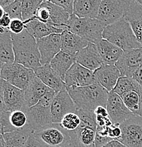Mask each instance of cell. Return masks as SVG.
I'll return each instance as SVG.
<instances>
[{
  "label": "cell",
  "instance_id": "obj_29",
  "mask_svg": "<svg viewBox=\"0 0 142 147\" xmlns=\"http://www.w3.org/2000/svg\"><path fill=\"white\" fill-rule=\"evenodd\" d=\"M33 132L30 127L3 134L5 147H24L28 137Z\"/></svg>",
  "mask_w": 142,
  "mask_h": 147
},
{
  "label": "cell",
  "instance_id": "obj_49",
  "mask_svg": "<svg viewBox=\"0 0 142 147\" xmlns=\"http://www.w3.org/2000/svg\"><path fill=\"white\" fill-rule=\"evenodd\" d=\"M8 28H3L1 26H0V33H4L6 30H7Z\"/></svg>",
  "mask_w": 142,
  "mask_h": 147
},
{
  "label": "cell",
  "instance_id": "obj_23",
  "mask_svg": "<svg viewBox=\"0 0 142 147\" xmlns=\"http://www.w3.org/2000/svg\"><path fill=\"white\" fill-rule=\"evenodd\" d=\"M75 62L76 55L69 54L61 50L50 62V65L56 74L64 81L67 71Z\"/></svg>",
  "mask_w": 142,
  "mask_h": 147
},
{
  "label": "cell",
  "instance_id": "obj_27",
  "mask_svg": "<svg viewBox=\"0 0 142 147\" xmlns=\"http://www.w3.org/2000/svg\"><path fill=\"white\" fill-rule=\"evenodd\" d=\"M125 18L129 23L137 40L142 46V7L132 1Z\"/></svg>",
  "mask_w": 142,
  "mask_h": 147
},
{
  "label": "cell",
  "instance_id": "obj_16",
  "mask_svg": "<svg viewBox=\"0 0 142 147\" xmlns=\"http://www.w3.org/2000/svg\"><path fill=\"white\" fill-rule=\"evenodd\" d=\"M1 82L4 91V102L7 111L11 112L21 110L26 112L28 107L27 106L24 97L25 91L20 89L2 79Z\"/></svg>",
  "mask_w": 142,
  "mask_h": 147
},
{
  "label": "cell",
  "instance_id": "obj_51",
  "mask_svg": "<svg viewBox=\"0 0 142 147\" xmlns=\"http://www.w3.org/2000/svg\"><path fill=\"white\" fill-rule=\"evenodd\" d=\"M67 147H74V146H73V145L71 144H69V145H68V146H67Z\"/></svg>",
  "mask_w": 142,
  "mask_h": 147
},
{
  "label": "cell",
  "instance_id": "obj_7",
  "mask_svg": "<svg viewBox=\"0 0 142 147\" xmlns=\"http://www.w3.org/2000/svg\"><path fill=\"white\" fill-rule=\"evenodd\" d=\"M33 134L42 147H67L71 144L69 133L60 124L52 123Z\"/></svg>",
  "mask_w": 142,
  "mask_h": 147
},
{
  "label": "cell",
  "instance_id": "obj_12",
  "mask_svg": "<svg viewBox=\"0 0 142 147\" xmlns=\"http://www.w3.org/2000/svg\"><path fill=\"white\" fill-rule=\"evenodd\" d=\"M64 82L67 87H83L98 83L94 71L76 62L67 71Z\"/></svg>",
  "mask_w": 142,
  "mask_h": 147
},
{
  "label": "cell",
  "instance_id": "obj_2",
  "mask_svg": "<svg viewBox=\"0 0 142 147\" xmlns=\"http://www.w3.org/2000/svg\"><path fill=\"white\" fill-rule=\"evenodd\" d=\"M67 91L76 109L94 111L98 106L106 107L109 92L98 83L83 87H67Z\"/></svg>",
  "mask_w": 142,
  "mask_h": 147
},
{
  "label": "cell",
  "instance_id": "obj_11",
  "mask_svg": "<svg viewBox=\"0 0 142 147\" xmlns=\"http://www.w3.org/2000/svg\"><path fill=\"white\" fill-rule=\"evenodd\" d=\"M77 109L67 89L62 90L55 94L51 103V115L52 123L60 124L62 118L70 113H76Z\"/></svg>",
  "mask_w": 142,
  "mask_h": 147
},
{
  "label": "cell",
  "instance_id": "obj_20",
  "mask_svg": "<svg viewBox=\"0 0 142 147\" xmlns=\"http://www.w3.org/2000/svg\"><path fill=\"white\" fill-rule=\"evenodd\" d=\"M34 72L38 79H40L47 87L56 93L66 88L65 82L56 74L50 67V64L38 67L35 70Z\"/></svg>",
  "mask_w": 142,
  "mask_h": 147
},
{
  "label": "cell",
  "instance_id": "obj_15",
  "mask_svg": "<svg viewBox=\"0 0 142 147\" xmlns=\"http://www.w3.org/2000/svg\"><path fill=\"white\" fill-rule=\"evenodd\" d=\"M142 63V47L123 52L121 57L115 63L121 76L132 78Z\"/></svg>",
  "mask_w": 142,
  "mask_h": 147
},
{
  "label": "cell",
  "instance_id": "obj_43",
  "mask_svg": "<svg viewBox=\"0 0 142 147\" xmlns=\"http://www.w3.org/2000/svg\"><path fill=\"white\" fill-rule=\"evenodd\" d=\"M102 147H127L125 145H124L122 143H121L120 142H119L118 140H116V139H114V140L110 141V142H108V144H105L104 146Z\"/></svg>",
  "mask_w": 142,
  "mask_h": 147
},
{
  "label": "cell",
  "instance_id": "obj_26",
  "mask_svg": "<svg viewBox=\"0 0 142 147\" xmlns=\"http://www.w3.org/2000/svg\"><path fill=\"white\" fill-rule=\"evenodd\" d=\"M24 24H25V28L26 29L27 31L36 39L50 36L53 33L61 34L64 31L62 29L57 28L48 24H44L39 20L36 19V18H33L32 19L25 21Z\"/></svg>",
  "mask_w": 142,
  "mask_h": 147
},
{
  "label": "cell",
  "instance_id": "obj_8",
  "mask_svg": "<svg viewBox=\"0 0 142 147\" xmlns=\"http://www.w3.org/2000/svg\"><path fill=\"white\" fill-rule=\"evenodd\" d=\"M0 77L11 85L25 91L30 82L36 77L34 70L16 62L2 64Z\"/></svg>",
  "mask_w": 142,
  "mask_h": 147
},
{
  "label": "cell",
  "instance_id": "obj_35",
  "mask_svg": "<svg viewBox=\"0 0 142 147\" xmlns=\"http://www.w3.org/2000/svg\"><path fill=\"white\" fill-rule=\"evenodd\" d=\"M34 18L39 20L41 22L50 25V12L46 1H42L35 14Z\"/></svg>",
  "mask_w": 142,
  "mask_h": 147
},
{
  "label": "cell",
  "instance_id": "obj_28",
  "mask_svg": "<svg viewBox=\"0 0 142 147\" xmlns=\"http://www.w3.org/2000/svg\"><path fill=\"white\" fill-rule=\"evenodd\" d=\"M14 59L11 32L7 29L4 33H0V63H13Z\"/></svg>",
  "mask_w": 142,
  "mask_h": 147
},
{
  "label": "cell",
  "instance_id": "obj_9",
  "mask_svg": "<svg viewBox=\"0 0 142 147\" xmlns=\"http://www.w3.org/2000/svg\"><path fill=\"white\" fill-rule=\"evenodd\" d=\"M132 0H101L97 19L106 26L124 18Z\"/></svg>",
  "mask_w": 142,
  "mask_h": 147
},
{
  "label": "cell",
  "instance_id": "obj_48",
  "mask_svg": "<svg viewBox=\"0 0 142 147\" xmlns=\"http://www.w3.org/2000/svg\"><path fill=\"white\" fill-rule=\"evenodd\" d=\"M2 122H1V118L0 116V134H2Z\"/></svg>",
  "mask_w": 142,
  "mask_h": 147
},
{
  "label": "cell",
  "instance_id": "obj_31",
  "mask_svg": "<svg viewBox=\"0 0 142 147\" xmlns=\"http://www.w3.org/2000/svg\"><path fill=\"white\" fill-rule=\"evenodd\" d=\"M112 91L120 96L127 92L132 91L138 92L142 96V87L132 78L127 76H120Z\"/></svg>",
  "mask_w": 142,
  "mask_h": 147
},
{
  "label": "cell",
  "instance_id": "obj_13",
  "mask_svg": "<svg viewBox=\"0 0 142 147\" xmlns=\"http://www.w3.org/2000/svg\"><path fill=\"white\" fill-rule=\"evenodd\" d=\"M106 108L110 119L115 125H120L134 115L125 105L121 96L113 91L109 92Z\"/></svg>",
  "mask_w": 142,
  "mask_h": 147
},
{
  "label": "cell",
  "instance_id": "obj_18",
  "mask_svg": "<svg viewBox=\"0 0 142 147\" xmlns=\"http://www.w3.org/2000/svg\"><path fill=\"white\" fill-rule=\"evenodd\" d=\"M76 62L93 71L103 64L97 46L92 42H88L86 47L76 53Z\"/></svg>",
  "mask_w": 142,
  "mask_h": 147
},
{
  "label": "cell",
  "instance_id": "obj_3",
  "mask_svg": "<svg viewBox=\"0 0 142 147\" xmlns=\"http://www.w3.org/2000/svg\"><path fill=\"white\" fill-rule=\"evenodd\" d=\"M102 37L103 39L112 42L123 51L142 47L137 40L130 24L125 17L106 26Z\"/></svg>",
  "mask_w": 142,
  "mask_h": 147
},
{
  "label": "cell",
  "instance_id": "obj_34",
  "mask_svg": "<svg viewBox=\"0 0 142 147\" xmlns=\"http://www.w3.org/2000/svg\"><path fill=\"white\" fill-rule=\"evenodd\" d=\"M4 9L11 19L22 20V0H16Z\"/></svg>",
  "mask_w": 142,
  "mask_h": 147
},
{
  "label": "cell",
  "instance_id": "obj_38",
  "mask_svg": "<svg viewBox=\"0 0 142 147\" xmlns=\"http://www.w3.org/2000/svg\"><path fill=\"white\" fill-rule=\"evenodd\" d=\"M122 135V130L120 125H112L108 128V137L112 140H118Z\"/></svg>",
  "mask_w": 142,
  "mask_h": 147
},
{
  "label": "cell",
  "instance_id": "obj_37",
  "mask_svg": "<svg viewBox=\"0 0 142 147\" xmlns=\"http://www.w3.org/2000/svg\"><path fill=\"white\" fill-rule=\"evenodd\" d=\"M8 29L13 34H20L25 29V24L22 20L11 19Z\"/></svg>",
  "mask_w": 142,
  "mask_h": 147
},
{
  "label": "cell",
  "instance_id": "obj_44",
  "mask_svg": "<svg viewBox=\"0 0 142 147\" xmlns=\"http://www.w3.org/2000/svg\"><path fill=\"white\" fill-rule=\"evenodd\" d=\"M15 1L16 0H0V6L4 8V7H7V6L9 5Z\"/></svg>",
  "mask_w": 142,
  "mask_h": 147
},
{
  "label": "cell",
  "instance_id": "obj_5",
  "mask_svg": "<svg viewBox=\"0 0 142 147\" xmlns=\"http://www.w3.org/2000/svg\"><path fill=\"white\" fill-rule=\"evenodd\" d=\"M106 25L97 18H79L70 15L65 25V30L80 36L88 42L97 44L103 39V30Z\"/></svg>",
  "mask_w": 142,
  "mask_h": 147
},
{
  "label": "cell",
  "instance_id": "obj_22",
  "mask_svg": "<svg viewBox=\"0 0 142 147\" xmlns=\"http://www.w3.org/2000/svg\"><path fill=\"white\" fill-rule=\"evenodd\" d=\"M88 44V41L68 30L61 33V50L69 54L76 55Z\"/></svg>",
  "mask_w": 142,
  "mask_h": 147
},
{
  "label": "cell",
  "instance_id": "obj_47",
  "mask_svg": "<svg viewBox=\"0 0 142 147\" xmlns=\"http://www.w3.org/2000/svg\"><path fill=\"white\" fill-rule=\"evenodd\" d=\"M132 1H134V2L138 4L139 5L141 6V7H142V0H132Z\"/></svg>",
  "mask_w": 142,
  "mask_h": 147
},
{
  "label": "cell",
  "instance_id": "obj_24",
  "mask_svg": "<svg viewBox=\"0 0 142 147\" xmlns=\"http://www.w3.org/2000/svg\"><path fill=\"white\" fill-rule=\"evenodd\" d=\"M101 0H75L73 14L79 18H97Z\"/></svg>",
  "mask_w": 142,
  "mask_h": 147
},
{
  "label": "cell",
  "instance_id": "obj_39",
  "mask_svg": "<svg viewBox=\"0 0 142 147\" xmlns=\"http://www.w3.org/2000/svg\"><path fill=\"white\" fill-rule=\"evenodd\" d=\"M24 147H42V145L39 143V142L33 136V133L28 137L26 143L25 144Z\"/></svg>",
  "mask_w": 142,
  "mask_h": 147
},
{
  "label": "cell",
  "instance_id": "obj_6",
  "mask_svg": "<svg viewBox=\"0 0 142 147\" xmlns=\"http://www.w3.org/2000/svg\"><path fill=\"white\" fill-rule=\"evenodd\" d=\"M55 94L52 90L48 91L36 105L27 110L28 125L33 131L52 123L51 103Z\"/></svg>",
  "mask_w": 142,
  "mask_h": 147
},
{
  "label": "cell",
  "instance_id": "obj_32",
  "mask_svg": "<svg viewBox=\"0 0 142 147\" xmlns=\"http://www.w3.org/2000/svg\"><path fill=\"white\" fill-rule=\"evenodd\" d=\"M43 0H22V20L27 21L34 18L36 12Z\"/></svg>",
  "mask_w": 142,
  "mask_h": 147
},
{
  "label": "cell",
  "instance_id": "obj_42",
  "mask_svg": "<svg viewBox=\"0 0 142 147\" xmlns=\"http://www.w3.org/2000/svg\"><path fill=\"white\" fill-rule=\"evenodd\" d=\"M11 21V18L7 13H5L4 16L0 18V26L5 28H9Z\"/></svg>",
  "mask_w": 142,
  "mask_h": 147
},
{
  "label": "cell",
  "instance_id": "obj_36",
  "mask_svg": "<svg viewBox=\"0 0 142 147\" xmlns=\"http://www.w3.org/2000/svg\"><path fill=\"white\" fill-rule=\"evenodd\" d=\"M43 1H50L52 4H56L66 10L70 15L73 14V8H74V3L75 0H43Z\"/></svg>",
  "mask_w": 142,
  "mask_h": 147
},
{
  "label": "cell",
  "instance_id": "obj_46",
  "mask_svg": "<svg viewBox=\"0 0 142 147\" xmlns=\"http://www.w3.org/2000/svg\"><path fill=\"white\" fill-rule=\"evenodd\" d=\"M4 13H5V11H4V8L1 6H0V18L4 16Z\"/></svg>",
  "mask_w": 142,
  "mask_h": 147
},
{
  "label": "cell",
  "instance_id": "obj_25",
  "mask_svg": "<svg viewBox=\"0 0 142 147\" xmlns=\"http://www.w3.org/2000/svg\"><path fill=\"white\" fill-rule=\"evenodd\" d=\"M96 45L103 64H115L123 54L121 48L105 39H102Z\"/></svg>",
  "mask_w": 142,
  "mask_h": 147
},
{
  "label": "cell",
  "instance_id": "obj_33",
  "mask_svg": "<svg viewBox=\"0 0 142 147\" xmlns=\"http://www.w3.org/2000/svg\"><path fill=\"white\" fill-rule=\"evenodd\" d=\"M81 124V118L76 113H70L65 115L60 122V125L68 131H74Z\"/></svg>",
  "mask_w": 142,
  "mask_h": 147
},
{
  "label": "cell",
  "instance_id": "obj_17",
  "mask_svg": "<svg viewBox=\"0 0 142 147\" xmlns=\"http://www.w3.org/2000/svg\"><path fill=\"white\" fill-rule=\"evenodd\" d=\"M0 116L2 122L3 134L30 127L28 125V115L26 112L24 110H18L11 112L7 110L0 114Z\"/></svg>",
  "mask_w": 142,
  "mask_h": 147
},
{
  "label": "cell",
  "instance_id": "obj_50",
  "mask_svg": "<svg viewBox=\"0 0 142 147\" xmlns=\"http://www.w3.org/2000/svg\"><path fill=\"white\" fill-rule=\"evenodd\" d=\"M1 66H2V64L0 63V74H1ZM1 77H0V80H1Z\"/></svg>",
  "mask_w": 142,
  "mask_h": 147
},
{
  "label": "cell",
  "instance_id": "obj_19",
  "mask_svg": "<svg viewBox=\"0 0 142 147\" xmlns=\"http://www.w3.org/2000/svg\"><path fill=\"white\" fill-rule=\"evenodd\" d=\"M94 73L97 82L108 92L114 89L119 78L121 76L120 71L115 64H103Z\"/></svg>",
  "mask_w": 142,
  "mask_h": 147
},
{
  "label": "cell",
  "instance_id": "obj_14",
  "mask_svg": "<svg viewBox=\"0 0 142 147\" xmlns=\"http://www.w3.org/2000/svg\"><path fill=\"white\" fill-rule=\"evenodd\" d=\"M40 54L41 65L50 64L56 55L61 51V34L53 33L36 39Z\"/></svg>",
  "mask_w": 142,
  "mask_h": 147
},
{
  "label": "cell",
  "instance_id": "obj_21",
  "mask_svg": "<svg viewBox=\"0 0 142 147\" xmlns=\"http://www.w3.org/2000/svg\"><path fill=\"white\" fill-rule=\"evenodd\" d=\"M51 90L36 76L25 89L24 97L27 106L30 108L36 105L47 92Z\"/></svg>",
  "mask_w": 142,
  "mask_h": 147
},
{
  "label": "cell",
  "instance_id": "obj_45",
  "mask_svg": "<svg viewBox=\"0 0 142 147\" xmlns=\"http://www.w3.org/2000/svg\"><path fill=\"white\" fill-rule=\"evenodd\" d=\"M0 147H5V141L3 134H0Z\"/></svg>",
  "mask_w": 142,
  "mask_h": 147
},
{
  "label": "cell",
  "instance_id": "obj_40",
  "mask_svg": "<svg viewBox=\"0 0 142 147\" xmlns=\"http://www.w3.org/2000/svg\"><path fill=\"white\" fill-rule=\"evenodd\" d=\"M5 111H7V108H6L5 102H4V91H3L2 82L1 79L0 80V114Z\"/></svg>",
  "mask_w": 142,
  "mask_h": 147
},
{
  "label": "cell",
  "instance_id": "obj_41",
  "mask_svg": "<svg viewBox=\"0 0 142 147\" xmlns=\"http://www.w3.org/2000/svg\"><path fill=\"white\" fill-rule=\"evenodd\" d=\"M132 78L142 87V63L133 74Z\"/></svg>",
  "mask_w": 142,
  "mask_h": 147
},
{
  "label": "cell",
  "instance_id": "obj_30",
  "mask_svg": "<svg viewBox=\"0 0 142 147\" xmlns=\"http://www.w3.org/2000/svg\"><path fill=\"white\" fill-rule=\"evenodd\" d=\"M124 103L134 115L142 117V96L137 91H129L121 96Z\"/></svg>",
  "mask_w": 142,
  "mask_h": 147
},
{
  "label": "cell",
  "instance_id": "obj_1",
  "mask_svg": "<svg viewBox=\"0 0 142 147\" xmlns=\"http://www.w3.org/2000/svg\"><path fill=\"white\" fill-rule=\"evenodd\" d=\"M14 53V62L22 64L27 68L36 70L41 67L40 54L36 39L24 29L20 34L11 33Z\"/></svg>",
  "mask_w": 142,
  "mask_h": 147
},
{
  "label": "cell",
  "instance_id": "obj_10",
  "mask_svg": "<svg viewBox=\"0 0 142 147\" xmlns=\"http://www.w3.org/2000/svg\"><path fill=\"white\" fill-rule=\"evenodd\" d=\"M122 135L119 142L127 147H142V117L133 115L120 125Z\"/></svg>",
  "mask_w": 142,
  "mask_h": 147
},
{
  "label": "cell",
  "instance_id": "obj_4",
  "mask_svg": "<svg viewBox=\"0 0 142 147\" xmlns=\"http://www.w3.org/2000/svg\"><path fill=\"white\" fill-rule=\"evenodd\" d=\"M76 114L81 118V124L74 131H69L71 144L74 147H96L97 122L94 111L77 110Z\"/></svg>",
  "mask_w": 142,
  "mask_h": 147
}]
</instances>
